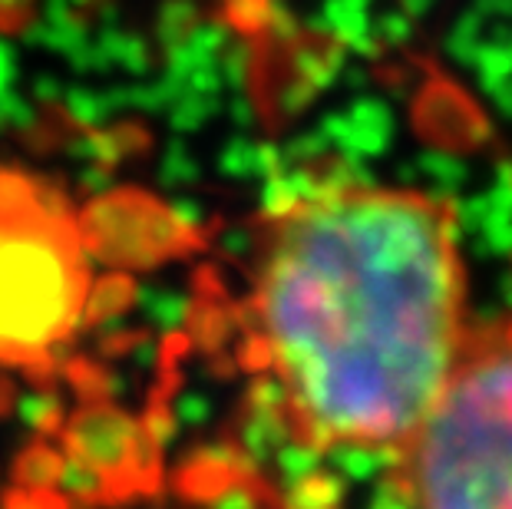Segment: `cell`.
<instances>
[{
  "label": "cell",
  "mask_w": 512,
  "mask_h": 509,
  "mask_svg": "<svg viewBox=\"0 0 512 509\" xmlns=\"http://www.w3.org/2000/svg\"><path fill=\"white\" fill-rule=\"evenodd\" d=\"M222 341L294 450L390 457L453 381L476 324L453 202L318 176L258 212Z\"/></svg>",
  "instance_id": "6da1fadb"
},
{
  "label": "cell",
  "mask_w": 512,
  "mask_h": 509,
  "mask_svg": "<svg viewBox=\"0 0 512 509\" xmlns=\"http://www.w3.org/2000/svg\"><path fill=\"white\" fill-rule=\"evenodd\" d=\"M377 509H512V314L473 328L443 397L387 457Z\"/></svg>",
  "instance_id": "7a4b0ae2"
},
{
  "label": "cell",
  "mask_w": 512,
  "mask_h": 509,
  "mask_svg": "<svg viewBox=\"0 0 512 509\" xmlns=\"http://www.w3.org/2000/svg\"><path fill=\"white\" fill-rule=\"evenodd\" d=\"M90 272L70 205L27 172H0V367H40L80 328Z\"/></svg>",
  "instance_id": "3957f363"
},
{
  "label": "cell",
  "mask_w": 512,
  "mask_h": 509,
  "mask_svg": "<svg viewBox=\"0 0 512 509\" xmlns=\"http://www.w3.org/2000/svg\"><path fill=\"white\" fill-rule=\"evenodd\" d=\"M40 0H0V37H17L34 24Z\"/></svg>",
  "instance_id": "277c9868"
}]
</instances>
